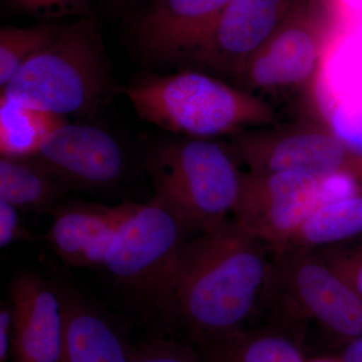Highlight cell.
I'll return each instance as SVG.
<instances>
[{"instance_id":"cell-1","label":"cell","mask_w":362,"mask_h":362,"mask_svg":"<svg viewBox=\"0 0 362 362\" xmlns=\"http://www.w3.org/2000/svg\"><path fill=\"white\" fill-rule=\"evenodd\" d=\"M272 247L230 220L183 249L173 287L171 337L192 345L237 331L273 305Z\"/></svg>"},{"instance_id":"cell-2","label":"cell","mask_w":362,"mask_h":362,"mask_svg":"<svg viewBox=\"0 0 362 362\" xmlns=\"http://www.w3.org/2000/svg\"><path fill=\"white\" fill-rule=\"evenodd\" d=\"M194 235L175 207L154 195L138 204L107 254L102 267L149 338L173 334L176 271Z\"/></svg>"},{"instance_id":"cell-3","label":"cell","mask_w":362,"mask_h":362,"mask_svg":"<svg viewBox=\"0 0 362 362\" xmlns=\"http://www.w3.org/2000/svg\"><path fill=\"white\" fill-rule=\"evenodd\" d=\"M99 21L82 16L21 69L1 96L49 113L87 116L117 93Z\"/></svg>"},{"instance_id":"cell-4","label":"cell","mask_w":362,"mask_h":362,"mask_svg":"<svg viewBox=\"0 0 362 362\" xmlns=\"http://www.w3.org/2000/svg\"><path fill=\"white\" fill-rule=\"evenodd\" d=\"M119 92L142 120L192 138L209 139L272 118L252 94L202 71L150 76Z\"/></svg>"},{"instance_id":"cell-5","label":"cell","mask_w":362,"mask_h":362,"mask_svg":"<svg viewBox=\"0 0 362 362\" xmlns=\"http://www.w3.org/2000/svg\"><path fill=\"white\" fill-rule=\"evenodd\" d=\"M146 169L157 197L175 207L197 233L230 221L242 175L230 152L202 138L160 140L149 147Z\"/></svg>"},{"instance_id":"cell-6","label":"cell","mask_w":362,"mask_h":362,"mask_svg":"<svg viewBox=\"0 0 362 362\" xmlns=\"http://www.w3.org/2000/svg\"><path fill=\"white\" fill-rule=\"evenodd\" d=\"M276 269L272 306H282L276 325L296 327L304 319L318 324L339 349L362 337V295L313 250L272 249Z\"/></svg>"},{"instance_id":"cell-7","label":"cell","mask_w":362,"mask_h":362,"mask_svg":"<svg viewBox=\"0 0 362 362\" xmlns=\"http://www.w3.org/2000/svg\"><path fill=\"white\" fill-rule=\"evenodd\" d=\"M342 4L338 0H295L277 30L247 61L240 82L247 89H274L309 80L326 37L340 28Z\"/></svg>"},{"instance_id":"cell-8","label":"cell","mask_w":362,"mask_h":362,"mask_svg":"<svg viewBox=\"0 0 362 362\" xmlns=\"http://www.w3.org/2000/svg\"><path fill=\"white\" fill-rule=\"evenodd\" d=\"M322 202V180L308 173H243L233 220L274 249L283 246Z\"/></svg>"},{"instance_id":"cell-9","label":"cell","mask_w":362,"mask_h":362,"mask_svg":"<svg viewBox=\"0 0 362 362\" xmlns=\"http://www.w3.org/2000/svg\"><path fill=\"white\" fill-rule=\"evenodd\" d=\"M33 157L71 190H110L122 182L128 171L120 142L92 124H64Z\"/></svg>"},{"instance_id":"cell-10","label":"cell","mask_w":362,"mask_h":362,"mask_svg":"<svg viewBox=\"0 0 362 362\" xmlns=\"http://www.w3.org/2000/svg\"><path fill=\"white\" fill-rule=\"evenodd\" d=\"M230 0H151L136 16L133 42L149 63H189Z\"/></svg>"},{"instance_id":"cell-11","label":"cell","mask_w":362,"mask_h":362,"mask_svg":"<svg viewBox=\"0 0 362 362\" xmlns=\"http://www.w3.org/2000/svg\"><path fill=\"white\" fill-rule=\"evenodd\" d=\"M233 148L250 173L299 171L320 180L343 173L361 176V165L354 160V153L327 131L303 128L274 137H242Z\"/></svg>"},{"instance_id":"cell-12","label":"cell","mask_w":362,"mask_h":362,"mask_svg":"<svg viewBox=\"0 0 362 362\" xmlns=\"http://www.w3.org/2000/svg\"><path fill=\"white\" fill-rule=\"evenodd\" d=\"M295 0H230L206 44L190 59L204 70L240 78L268 42Z\"/></svg>"},{"instance_id":"cell-13","label":"cell","mask_w":362,"mask_h":362,"mask_svg":"<svg viewBox=\"0 0 362 362\" xmlns=\"http://www.w3.org/2000/svg\"><path fill=\"white\" fill-rule=\"evenodd\" d=\"M11 298L14 362H59L63 307L52 282L30 272L18 274L11 282Z\"/></svg>"},{"instance_id":"cell-14","label":"cell","mask_w":362,"mask_h":362,"mask_svg":"<svg viewBox=\"0 0 362 362\" xmlns=\"http://www.w3.org/2000/svg\"><path fill=\"white\" fill-rule=\"evenodd\" d=\"M138 204L117 206L74 204L61 207L47 233V240L66 265L103 266L117 233Z\"/></svg>"},{"instance_id":"cell-15","label":"cell","mask_w":362,"mask_h":362,"mask_svg":"<svg viewBox=\"0 0 362 362\" xmlns=\"http://www.w3.org/2000/svg\"><path fill=\"white\" fill-rule=\"evenodd\" d=\"M63 307L59 362H131V347L122 329L73 286L52 282Z\"/></svg>"},{"instance_id":"cell-16","label":"cell","mask_w":362,"mask_h":362,"mask_svg":"<svg viewBox=\"0 0 362 362\" xmlns=\"http://www.w3.org/2000/svg\"><path fill=\"white\" fill-rule=\"evenodd\" d=\"M299 327L268 324L194 345L204 362H306Z\"/></svg>"},{"instance_id":"cell-17","label":"cell","mask_w":362,"mask_h":362,"mask_svg":"<svg viewBox=\"0 0 362 362\" xmlns=\"http://www.w3.org/2000/svg\"><path fill=\"white\" fill-rule=\"evenodd\" d=\"M70 190L35 157L0 159V199L18 211H52Z\"/></svg>"},{"instance_id":"cell-18","label":"cell","mask_w":362,"mask_h":362,"mask_svg":"<svg viewBox=\"0 0 362 362\" xmlns=\"http://www.w3.org/2000/svg\"><path fill=\"white\" fill-rule=\"evenodd\" d=\"M362 235V194L322 202L283 246L317 250L342 244ZM273 249V247H272ZM277 249V247H274Z\"/></svg>"},{"instance_id":"cell-19","label":"cell","mask_w":362,"mask_h":362,"mask_svg":"<svg viewBox=\"0 0 362 362\" xmlns=\"http://www.w3.org/2000/svg\"><path fill=\"white\" fill-rule=\"evenodd\" d=\"M66 123L65 117L0 97L1 156H35L47 138Z\"/></svg>"},{"instance_id":"cell-20","label":"cell","mask_w":362,"mask_h":362,"mask_svg":"<svg viewBox=\"0 0 362 362\" xmlns=\"http://www.w3.org/2000/svg\"><path fill=\"white\" fill-rule=\"evenodd\" d=\"M66 25L59 21H40L26 28L4 26L0 30V88L23 66L52 45Z\"/></svg>"},{"instance_id":"cell-21","label":"cell","mask_w":362,"mask_h":362,"mask_svg":"<svg viewBox=\"0 0 362 362\" xmlns=\"http://www.w3.org/2000/svg\"><path fill=\"white\" fill-rule=\"evenodd\" d=\"M131 362H204L192 343L176 337L147 338L131 347Z\"/></svg>"},{"instance_id":"cell-22","label":"cell","mask_w":362,"mask_h":362,"mask_svg":"<svg viewBox=\"0 0 362 362\" xmlns=\"http://www.w3.org/2000/svg\"><path fill=\"white\" fill-rule=\"evenodd\" d=\"M6 13L37 21H59L71 16H90L89 0H2Z\"/></svg>"},{"instance_id":"cell-23","label":"cell","mask_w":362,"mask_h":362,"mask_svg":"<svg viewBox=\"0 0 362 362\" xmlns=\"http://www.w3.org/2000/svg\"><path fill=\"white\" fill-rule=\"evenodd\" d=\"M330 125L333 134L351 153L362 154V100L334 105Z\"/></svg>"},{"instance_id":"cell-24","label":"cell","mask_w":362,"mask_h":362,"mask_svg":"<svg viewBox=\"0 0 362 362\" xmlns=\"http://www.w3.org/2000/svg\"><path fill=\"white\" fill-rule=\"evenodd\" d=\"M313 251L362 295V240L352 246L338 244Z\"/></svg>"},{"instance_id":"cell-25","label":"cell","mask_w":362,"mask_h":362,"mask_svg":"<svg viewBox=\"0 0 362 362\" xmlns=\"http://www.w3.org/2000/svg\"><path fill=\"white\" fill-rule=\"evenodd\" d=\"M30 230L21 221L18 209L0 199V247H8L16 242L33 243Z\"/></svg>"},{"instance_id":"cell-26","label":"cell","mask_w":362,"mask_h":362,"mask_svg":"<svg viewBox=\"0 0 362 362\" xmlns=\"http://www.w3.org/2000/svg\"><path fill=\"white\" fill-rule=\"evenodd\" d=\"M13 310L11 305L0 307V362L8 361L13 347Z\"/></svg>"},{"instance_id":"cell-27","label":"cell","mask_w":362,"mask_h":362,"mask_svg":"<svg viewBox=\"0 0 362 362\" xmlns=\"http://www.w3.org/2000/svg\"><path fill=\"white\" fill-rule=\"evenodd\" d=\"M337 354L341 362H362V337L340 347Z\"/></svg>"},{"instance_id":"cell-28","label":"cell","mask_w":362,"mask_h":362,"mask_svg":"<svg viewBox=\"0 0 362 362\" xmlns=\"http://www.w3.org/2000/svg\"><path fill=\"white\" fill-rule=\"evenodd\" d=\"M107 1L116 9H131L143 4H148L151 0H107Z\"/></svg>"},{"instance_id":"cell-29","label":"cell","mask_w":362,"mask_h":362,"mask_svg":"<svg viewBox=\"0 0 362 362\" xmlns=\"http://www.w3.org/2000/svg\"><path fill=\"white\" fill-rule=\"evenodd\" d=\"M306 362H341L337 354L333 356H318L314 358L306 359Z\"/></svg>"},{"instance_id":"cell-30","label":"cell","mask_w":362,"mask_h":362,"mask_svg":"<svg viewBox=\"0 0 362 362\" xmlns=\"http://www.w3.org/2000/svg\"><path fill=\"white\" fill-rule=\"evenodd\" d=\"M361 176H362V161H361Z\"/></svg>"},{"instance_id":"cell-31","label":"cell","mask_w":362,"mask_h":362,"mask_svg":"<svg viewBox=\"0 0 362 362\" xmlns=\"http://www.w3.org/2000/svg\"><path fill=\"white\" fill-rule=\"evenodd\" d=\"M339 1H341V2H343V0H339Z\"/></svg>"}]
</instances>
